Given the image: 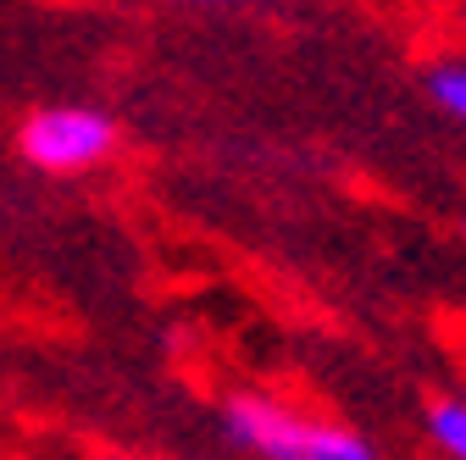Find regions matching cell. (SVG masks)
<instances>
[{
	"label": "cell",
	"mask_w": 466,
	"mask_h": 460,
	"mask_svg": "<svg viewBox=\"0 0 466 460\" xmlns=\"http://www.w3.org/2000/svg\"><path fill=\"white\" fill-rule=\"evenodd\" d=\"M17 150L45 172H89L116 150V128L89 105H45L17 128Z\"/></svg>",
	"instance_id": "7a4b0ae2"
},
{
	"label": "cell",
	"mask_w": 466,
	"mask_h": 460,
	"mask_svg": "<svg viewBox=\"0 0 466 460\" xmlns=\"http://www.w3.org/2000/svg\"><path fill=\"white\" fill-rule=\"evenodd\" d=\"M428 427H433L439 449H450L455 460H466V399H444V405H433Z\"/></svg>",
	"instance_id": "3957f363"
},
{
	"label": "cell",
	"mask_w": 466,
	"mask_h": 460,
	"mask_svg": "<svg viewBox=\"0 0 466 460\" xmlns=\"http://www.w3.org/2000/svg\"><path fill=\"white\" fill-rule=\"evenodd\" d=\"M428 89H433V100L450 111V117H461V123H466V67H439Z\"/></svg>",
	"instance_id": "277c9868"
},
{
	"label": "cell",
	"mask_w": 466,
	"mask_h": 460,
	"mask_svg": "<svg viewBox=\"0 0 466 460\" xmlns=\"http://www.w3.org/2000/svg\"><path fill=\"white\" fill-rule=\"evenodd\" d=\"M222 427L239 449H250L261 460H378L367 449V438H356L350 427L295 416L289 405L261 399V394H233L222 405Z\"/></svg>",
	"instance_id": "6da1fadb"
}]
</instances>
